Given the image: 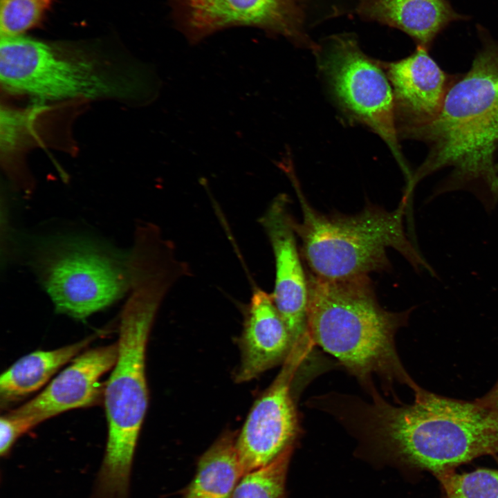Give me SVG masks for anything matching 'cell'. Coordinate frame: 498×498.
I'll use <instances>...</instances> for the list:
<instances>
[{"instance_id":"6da1fadb","label":"cell","mask_w":498,"mask_h":498,"mask_svg":"<svg viewBox=\"0 0 498 498\" xmlns=\"http://www.w3.org/2000/svg\"><path fill=\"white\" fill-rule=\"evenodd\" d=\"M410 404H392L376 389L371 401L342 394L333 417L407 463L434 475L498 454V411L479 398H448L418 387Z\"/></svg>"},{"instance_id":"7a4b0ae2","label":"cell","mask_w":498,"mask_h":498,"mask_svg":"<svg viewBox=\"0 0 498 498\" xmlns=\"http://www.w3.org/2000/svg\"><path fill=\"white\" fill-rule=\"evenodd\" d=\"M413 140L428 151L412 174L405 192L441 169L450 173L434 188L431 199L446 192L473 194L488 212L498 203V43L487 42L470 69L449 90L441 111Z\"/></svg>"},{"instance_id":"3957f363","label":"cell","mask_w":498,"mask_h":498,"mask_svg":"<svg viewBox=\"0 0 498 498\" xmlns=\"http://www.w3.org/2000/svg\"><path fill=\"white\" fill-rule=\"evenodd\" d=\"M308 330L313 344L335 358L369 394L374 377L385 393L396 384L413 391L419 386L404 368L395 336L412 308L387 311L380 304L369 276L324 279L307 273Z\"/></svg>"},{"instance_id":"277c9868","label":"cell","mask_w":498,"mask_h":498,"mask_svg":"<svg viewBox=\"0 0 498 498\" xmlns=\"http://www.w3.org/2000/svg\"><path fill=\"white\" fill-rule=\"evenodd\" d=\"M0 80L12 94L39 100L137 101L143 72L89 44L26 35L1 37Z\"/></svg>"},{"instance_id":"5b68a950","label":"cell","mask_w":498,"mask_h":498,"mask_svg":"<svg viewBox=\"0 0 498 498\" xmlns=\"http://www.w3.org/2000/svg\"><path fill=\"white\" fill-rule=\"evenodd\" d=\"M167 294L151 282L133 284L122 309L118 356L104 391L108 437L93 498H128L133 456L148 405L146 348Z\"/></svg>"},{"instance_id":"8992f818","label":"cell","mask_w":498,"mask_h":498,"mask_svg":"<svg viewBox=\"0 0 498 498\" xmlns=\"http://www.w3.org/2000/svg\"><path fill=\"white\" fill-rule=\"evenodd\" d=\"M302 210V220L293 226L302 243V256L317 277L345 279L388 271V249L399 252L416 272L436 273L411 242L404 217L409 198L403 195L393 210L367 205L354 214H324L308 203L292 170H289Z\"/></svg>"},{"instance_id":"52a82bcc","label":"cell","mask_w":498,"mask_h":498,"mask_svg":"<svg viewBox=\"0 0 498 498\" xmlns=\"http://www.w3.org/2000/svg\"><path fill=\"white\" fill-rule=\"evenodd\" d=\"M30 266L56 312L85 320L126 295L129 255L93 239L60 236L33 248Z\"/></svg>"},{"instance_id":"ba28073f","label":"cell","mask_w":498,"mask_h":498,"mask_svg":"<svg viewBox=\"0 0 498 498\" xmlns=\"http://www.w3.org/2000/svg\"><path fill=\"white\" fill-rule=\"evenodd\" d=\"M318 73L333 102L350 122L378 135L388 146L407 181L412 173L401 151L393 91L383 62L367 55L350 35H336L313 50Z\"/></svg>"},{"instance_id":"9c48e42d","label":"cell","mask_w":498,"mask_h":498,"mask_svg":"<svg viewBox=\"0 0 498 498\" xmlns=\"http://www.w3.org/2000/svg\"><path fill=\"white\" fill-rule=\"evenodd\" d=\"M309 351L304 347L294 348L275 380L251 409L237 439L244 475L270 463L292 446L297 436L299 423L292 385Z\"/></svg>"},{"instance_id":"30bf717a","label":"cell","mask_w":498,"mask_h":498,"mask_svg":"<svg viewBox=\"0 0 498 498\" xmlns=\"http://www.w3.org/2000/svg\"><path fill=\"white\" fill-rule=\"evenodd\" d=\"M192 40L234 26H250L279 33L310 47L301 31L299 0H169Z\"/></svg>"},{"instance_id":"8fae6325","label":"cell","mask_w":498,"mask_h":498,"mask_svg":"<svg viewBox=\"0 0 498 498\" xmlns=\"http://www.w3.org/2000/svg\"><path fill=\"white\" fill-rule=\"evenodd\" d=\"M289 199L273 200L260 223L270 240L275 262L273 302L290 335L293 345L311 341L308 330L307 273L300 259L293 226Z\"/></svg>"},{"instance_id":"7c38bea8","label":"cell","mask_w":498,"mask_h":498,"mask_svg":"<svg viewBox=\"0 0 498 498\" xmlns=\"http://www.w3.org/2000/svg\"><path fill=\"white\" fill-rule=\"evenodd\" d=\"M383 64L392 87L398 136L413 140L437 118L459 75L442 70L421 46L405 58Z\"/></svg>"},{"instance_id":"4fadbf2b","label":"cell","mask_w":498,"mask_h":498,"mask_svg":"<svg viewBox=\"0 0 498 498\" xmlns=\"http://www.w3.org/2000/svg\"><path fill=\"white\" fill-rule=\"evenodd\" d=\"M117 356V342L80 353L37 396L10 412L32 429L66 411L95 405L102 394L100 379Z\"/></svg>"},{"instance_id":"5bb4252c","label":"cell","mask_w":498,"mask_h":498,"mask_svg":"<svg viewBox=\"0 0 498 498\" xmlns=\"http://www.w3.org/2000/svg\"><path fill=\"white\" fill-rule=\"evenodd\" d=\"M241 360L237 382L250 380L284 363L294 347L271 294L256 289L251 297L241 338Z\"/></svg>"},{"instance_id":"9a60e30c","label":"cell","mask_w":498,"mask_h":498,"mask_svg":"<svg viewBox=\"0 0 498 498\" xmlns=\"http://www.w3.org/2000/svg\"><path fill=\"white\" fill-rule=\"evenodd\" d=\"M359 10L403 30L427 50L445 27L462 18L447 0H360Z\"/></svg>"},{"instance_id":"2e32d148","label":"cell","mask_w":498,"mask_h":498,"mask_svg":"<svg viewBox=\"0 0 498 498\" xmlns=\"http://www.w3.org/2000/svg\"><path fill=\"white\" fill-rule=\"evenodd\" d=\"M93 339L94 336H90L58 349L36 351L18 359L1 375V406L6 407L37 391Z\"/></svg>"},{"instance_id":"e0dca14e","label":"cell","mask_w":498,"mask_h":498,"mask_svg":"<svg viewBox=\"0 0 498 498\" xmlns=\"http://www.w3.org/2000/svg\"><path fill=\"white\" fill-rule=\"evenodd\" d=\"M236 433L228 431L200 457L196 474L181 498H231L244 476L237 450Z\"/></svg>"},{"instance_id":"ac0fdd59","label":"cell","mask_w":498,"mask_h":498,"mask_svg":"<svg viewBox=\"0 0 498 498\" xmlns=\"http://www.w3.org/2000/svg\"><path fill=\"white\" fill-rule=\"evenodd\" d=\"M293 450V445L287 448L268 465L245 474L231 498H284Z\"/></svg>"},{"instance_id":"d6986e66","label":"cell","mask_w":498,"mask_h":498,"mask_svg":"<svg viewBox=\"0 0 498 498\" xmlns=\"http://www.w3.org/2000/svg\"><path fill=\"white\" fill-rule=\"evenodd\" d=\"M55 0H0L1 37L25 35L40 26Z\"/></svg>"},{"instance_id":"ffe728a7","label":"cell","mask_w":498,"mask_h":498,"mask_svg":"<svg viewBox=\"0 0 498 498\" xmlns=\"http://www.w3.org/2000/svg\"><path fill=\"white\" fill-rule=\"evenodd\" d=\"M435 476L447 498H498V470L479 469L463 474L451 470Z\"/></svg>"},{"instance_id":"44dd1931","label":"cell","mask_w":498,"mask_h":498,"mask_svg":"<svg viewBox=\"0 0 498 498\" xmlns=\"http://www.w3.org/2000/svg\"><path fill=\"white\" fill-rule=\"evenodd\" d=\"M0 427V454L1 456H6L16 441L27 432L15 418L8 413L1 417Z\"/></svg>"},{"instance_id":"7402d4cb","label":"cell","mask_w":498,"mask_h":498,"mask_svg":"<svg viewBox=\"0 0 498 498\" xmlns=\"http://www.w3.org/2000/svg\"><path fill=\"white\" fill-rule=\"evenodd\" d=\"M479 399L484 404L498 411V381L488 393Z\"/></svg>"},{"instance_id":"603a6c76","label":"cell","mask_w":498,"mask_h":498,"mask_svg":"<svg viewBox=\"0 0 498 498\" xmlns=\"http://www.w3.org/2000/svg\"><path fill=\"white\" fill-rule=\"evenodd\" d=\"M495 169H496L497 174L498 175V159L496 161Z\"/></svg>"}]
</instances>
